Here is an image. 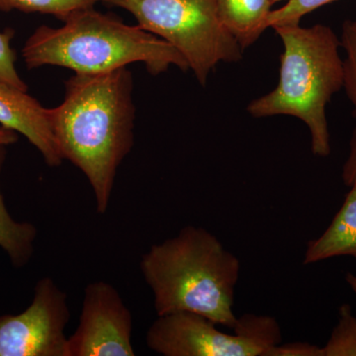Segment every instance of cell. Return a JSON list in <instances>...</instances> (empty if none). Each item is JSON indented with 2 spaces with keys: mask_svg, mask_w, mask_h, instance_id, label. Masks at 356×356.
Here are the masks:
<instances>
[{
  "mask_svg": "<svg viewBox=\"0 0 356 356\" xmlns=\"http://www.w3.org/2000/svg\"><path fill=\"white\" fill-rule=\"evenodd\" d=\"M64 102L49 108L63 159L83 172L95 194L96 211L108 209L117 170L134 146L132 74L126 67L74 74L65 83Z\"/></svg>",
  "mask_w": 356,
  "mask_h": 356,
  "instance_id": "cell-1",
  "label": "cell"
},
{
  "mask_svg": "<svg viewBox=\"0 0 356 356\" xmlns=\"http://www.w3.org/2000/svg\"><path fill=\"white\" fill-rule=\"evenodd\" d=\"M140 271L154 294L156 315L191 312L234 331L238 257L201 227H184L177 236L152 245Z\"/></svg>",
  "mask_w": 356,
  "mask_h": 356,
  "instance_id": "cell-2",
  "label": "cell"
},
{
  "mask_svg": "<svg viewBox=\"0 0 356 356\" xmlns=\"http://www.w3.org/2000/svg\"><path fill=\"white\" fill-rule=\"evenodd\" d=\"M63 22L58 28L40 26L26 41L22 57L28 69L56 65L77 74H98L144 63L153 76L172 65L189 70L181 54L165 40L95 7L77 10Z\"/></svg>",
  "mask_w": 356,
  "mask_h": 356,
  "instance_id": "cell-3",
  "label": "cell"
},
{
  "mask_svg": "<svg viewBox=\"0 0 356 356\" xmlns=\"http://www.w3.org/2000/svg\"><path fill=\"white\" fill-rule=\"evenodd\" d=\"M273 29L283 44L280 81L273 91L252 100L248 112L255 118L288 115L300 119L310 131L312 152L325 158L331 154L327 106L343 88L341 40L323 24Z\"/></svg>",
  "mask_w": 356,
  "mask_h": 356,
  "instance_id": "cell-4",
  "label": "cell"
},
{
  "mask_svg": "<svg viewBox=\"0 0 356 356\" xmlns=\"http://www.w3.org/2000/svg\"><path fill=\"white\" fill-rule=\"evenodd\" d=\"M129 11L142 29L177 49L201 86L220 63L242 60L243 49L222 23L215 0H102Z\"/></svg>",
  "mask_w": 356,
  "mask_h": 356,
  "instance_id": "cell-5",
  "label": "cell"
},
{
  "mask_svg": "<svg viewBox=\"0 0 356 356\" xmlns=\"http://www.w3.org/2000/svg\"><path fill=\"white\" fill-rule=\"evenodd\" d=\"M216 325L191 312L158 316L147 330V346L165 356H264L282 341L280 324L269 316L245 314L233 334Z\"/></svg>",
  "mask_w": 356,
  "mask_h": 356,
  "instance_id": "cell-6",
  "label": "cell"
},
{
  "mask_svg": "<svg viewBox=\"0 0 356 356\" xmlns=\"http://www.w3.org/2000/svg\"><path fill=\"white\" fill-rule=\"evenodd\" d=\"M70 318L67 294L55 280L42 278L25 311L0 316V356H69Z\"/></svg>",
  "mask_w": 356,
  "mask_h": 356,
  "instance_id": "cell-7",
  "label": "cell"
},
{
  "mask_svg": "<svg viewBox=\"0 0 356 356\" xmlns=\"http://www.w3.org/2000/svg\"><path fill=\"white\" fill-rule=\"evenodd\" d=\"M132 313L118 290L105 281L89 283L76 332L67 339L69 356H135Z\"/></svg>",
  "mask_w": 356,
  "mask_h": 356,
  "instance_id": "cell-8",
  "label": "cell"
},
{
  "mask_svg": "<svg viewBox=\"0 0 356 356\" xmlns=\"http://www.w3.org/2000/svg\"><path fill=\"white\" fill-rule=\"evenodd\" d=\"M0 124L22 134L43 156L44 163L56 168L63 163L53 131L49 108L34 97L0 81Z\"/></svg>",
  "mask_w": 356,
  "mask_h": 356,
  "instance_id": "cell-9",
  "label": "cell"
},
{
  "mask_svg": "<svg viewBox=\"0 0 356 356\" xmlns=\"http://www.w3.org/2000/svg\"><path fill=\"white\" fill-rule=\"evenodd\" d=\"M344 199L331 224L318 238L307 243L304 264L350 257L356 261V184Z\"/></svg>",
  "mask_w": 356,
  "mask_h": 356,
  "instance_id": "cell-10",
  "label": "cell"
},
{
  "mask_svg": "<svg viewBox=\"0 0 356 356\" xmlns=\"http://www.w3.org/2000/svg\"><path fill=\"white\" fill-rule=\"evenodd\" d=\"M220 17L243 51L267 29L270 0H215Z\"/></svg>",
  "mask_w": 356,
  "mask_h": 356,
  "instance_id": "cell-11",
  "label": "cell"
},
{
  "mask_svg": "<svg viewBox=\"0 0 356 356\" xmlns=\"http://www.w3.org/2000/svg\"><path fill=\"white\" fill-rule=\"evenodd\" d=\"M6 152L0 147V172L6 161ZM38 231L31 222H17L7 210L0 189V248L6 252L11 264L23 267L31 259Z\"/></svg>",
  "mask_w": 356,
  "mask_h": 356,
  "instance_id": "cell-12",
  "label": "cell"
},
{
  "mask_svg": "<svg viewBox=\"0 0 356 356\" xmlns=\"http://www.w3.org/2000/svg\"><path fill=\"white\" fill-rule=\"evenodd\" d=\"M98 2L102 0H0V11L50 14L65 20L70 14L95 7Z\"/></svg>",
  "mask_w": 356,
  "mask_h": 356,
  "instance_id": "cell-13",
  "label": "cell"
},
{
  "mask_svg": "<svg viewBox=\"0 0 356 356\" xmlns=\"http://www.w3.org/2000/svg\"><path fill=\"white\" fill-rule=\"evenodd\" d=\"M322 348L324 356H356V317L348 304L339 308V322Z\"/></svg>",
  "mask_w": 356,
  "mask_h": 356,
  "instance_id": "cell-14",
  "label": "cell"
},
{
  "mask_svg": "<svg viewBox=\"0 0 356 356\" xmlns=\"http://www.w3.org/2000/svg\"><path fill=\"white\" fill-rule=\"evenodd\" d=\"M341 46L346 51L343 60V88L353 105L356 117V20H346L341 29Z\"/></svg>",
  "mask_w": 356,
  "mask_h": 356,
  "instance_id": "cell-15",
  "label": "cell"
},
{
  "mask_svg": "<svg viewBox=\"0 0 356 356\" xmlns=\"http://www.w3.org/2000/svg\"><path fill=\"white\" fill-rule=\"evenodd\" d=\"M334 1L337 0H287L285 6L270 11L267 27L273 29L278 26L300 25L307 14Z\"/></svg>",
  "mask_w": 356,
  "mask_h": 356,
  "instance_id": "cell-16",
  "label": "cell"
},
{
  "mask_svg": "<svg viewBox=\"0 0 356 356\" xmlns=\"http://www.w3.org/2000/svg\"><path fill=\"white\" fill-rule=\"evenodd\" d=\"M13 37V29H6L4 32H0V81L21 90L27 91V84L21 79L16 70L15 51L10 46Z\"/></svg>",
  "mask_w": 356,
  "mask_h": 356,
  "instance_id": "cell-17",
  "label": "cell"
},
{
  "mask_svg": "<svg viewBox=\"0 0 356 356\" xmlns=\"http://www.w3.org/2000/svg\"><path fill=\"white\" fill-rule=\"evenodd\" d=\"M264 356H324L323 348L309 343L277 344L266 351Z\"/></svg>",
  "mask_w": 356,
  "mask_h": 356,
  "instance_id": "cell-18",
  "label": "cell"
},
{
  "mask_svg": "<svg viewBox=\"0 0 356 356\" xmlns=\"http://www.w3.org/2000/svg\"><path fill=\"white\" fill-rule=\"evenodd\" d=\"M341 177H343V184L348 187L356 184V126L351 136L350 154L344 163Z\"/></svg>",
  "mask_w": 356,
  "mask_h": 356,
  "instance_id": "cell-19",
  "label": "cell"
},
{
  "mask_svg": "<svg viewBox=\"0 0 356 356\" xmlns=\"http://www.w3.org/2000/svg\"><path fill=\"white\" fill-rule=\"evenodd\" d=\"M18 140L17 132L1 126L0 127V147L15 144Z\"/></svg>",
  "mask_w": 356,
  "mask_h": 356,
  "instance_id": "cell-20",
  "label": "cell"
},
{
  "mask_svg": "<svg viewBox=\"0 0 356 356\" xmlns=\"http://www.w3.org/2000/svg\"><path fill=\"white\" fill-rule=\"evenodd\" d=\"M346 280L348 286L350 287V289L353 290V292L355 293L356 296V275L351 273H346Z\"/></svg>",
  "mask_w": 356,
  "mask_h": 356,
  "instance_id": "cell-21",
  "label": "cell"
},
{
  "mask_svg": "<svg viewBox=\"0 0 356 356\" xmlns=\"http://www.w3.org/2000/svg\"><path fill=\"white\" fill-rule=\"evenodd\" d=\"M271 2H273V4L276 3V2H280L282 1V0H270Z\"/></svg>",
  "mask_w": 356,
  "mask_h": 356,
  "instance_id": "cell-22",
  "label": "cell"
}]
</instances>
